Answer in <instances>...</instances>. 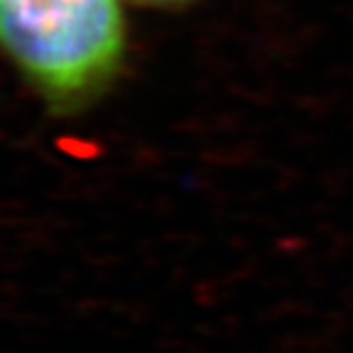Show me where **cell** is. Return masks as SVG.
Instances as JSON below:
<instances>
[{
  "label": "cell",
  "mask_w": 353,
  "mask_h": 353,
  "mask_svg": "<svg viewBox=\"0 0 353 353\" xmlns=\"http://www.w3.org/2000/svg\"><path fill=\"white\" fill-rule=\"evenodd\" d=\"M125 48L121 0H0V52L57 112L105 94Z\"/></svg>",
  "instance_id": "1"
},
{
  "label": "cell",
  "mask_w": 353,
  "mask_h": 353,
  "mask_svg": "<svg viewBox=\"0 0 353 353\" xmlns=\"http://www.w3.org/2000/svg\"><path fill=\"white\" fill-rule=\"evenodd\" d=\"M134 5L151 7V10H178V7L192 5L194 0H132Z\"/></svg>",
  "instance_id": "2"
}]
</instances>
